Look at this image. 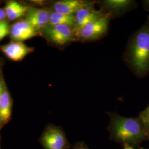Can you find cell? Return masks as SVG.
<instances>
[{
    "mask_svg": "<svg viewBox=\"0 0 149 149\" xmlns=\"http://www.w3.org/2000/svg\"><path fill=\"white\" fill-rule=\"evenodd\" d=\"M103 11L110 16L119 15L134 7L135 2L130 0H107L101 2Z\"/></svg>",
    "mask_w": 149,
    "mask_h": 149,
    "instance_id": "cell-10",
    "label": "cell"
},
{
    "mask_svg": "<svg viewBox=\"0 0 149 149\" xmlns=\"http://www.w3.org/2000/svg\"><path fill=\"white\" fill-rule=\"evenodd\" d=\"M12 110L11 96L7 90L4 88L0 100V124H3L10 119Z\"/></svg>",
    "mask_w": 149,
    "mask_h": 149,
    "instance_id": "cell-13",
    "label": "cell"
},
{
    "mask_svg": "<svg viewBox=\"0 0 149 149\" xmlns=\"http://www.w3.org/2000/svg\"><path fill=\"white\" fill-rule=\"evenodd\" d=\"M42 141L45 149H66V139L63 132L55 127L48 128L43 134Z\"/></svg>",
    "mask_w": 149,
    "mask_h": 149,
    "instance_id": "cell-6",
    "label": "cell"
},
{
    "mask_svg": "<svg viewBox=\"0 0 149 149\" xmlns=\"http://www.w3.org/2000/svg\"><path fill=\"white\" fill-rule=\"evenodd\" d=\"M28 8L27 6L22 5L16 1H11L6 3L4 10L8 19L14 21L25 15Z\"/></svg>",
    "mask_w": 149,
    "mask_h": 149,
    "instance_id": "cell-12",
    "label": "cell"
},
{
    "mask_svg": "<svg viewBox=\"0 0 149 149\" xmlns=\"http://www.w3.org/2000/svg\"><path fill=\"white\" fill-rule=\"evenodd\" d=\"M124 149H134L132 146H130L129 145H124Z\"/></svg>",
    "mask_w": 149,
    "mask_h": 149,
    "instance_id": "cell-21",
    "label": "cell"
},
{
    "mask_svg": "<svg viewBox=\"0 0 149 149\" xmlns=\"http://www.w3.org/2000/svg\"><path fill=\"white\" fill-rule=\"evenodd\" d=\"M38 32L26 21H19L14 23L10 28V36L15 42H22L36 36Z\"/></svg>",
    "mask_w": 149,
    "mask_h": 149,
    "instance_id": "cell-7",
    "label": "cell"
},
{
    "mask_svg": "<svg viewBox=\"0 0 149 149\" xmlns=\"http://www.w3.org/2000/svg\"><path fill=\"white\" fill-rule=\"evenodd\" d=\"M139 118L143 124L146 135H149V105L145 110L141 112Z\"/></svg>",
    "mask_w": 149,
    "mask_h": 149,
    "instance_id": "cell-15",
    "label": "cell"
},
{
    "mask_svg": "<svg viewBox=\"0 0 149 149\" xmlns=\"http://www.w3.org/2000/svg\"><path fill=\"white\" fill-rule=\"evenodd\" d=\"M124 59L137 75L143 76L149 72V21L130 38Z\"/></svg>",
    "mask_w": 149,
    "mask_h": 149,
    "instance_id": "cell-1",
    "label": "cell"
},
{
    "mask_svg": "<svg viewBox=\"0 0 149 149\" xmlns=\"http://www.w3.org/2000/svg\"><path fill=\"white\" fill-rule=\"evenodd\" d=\"M43 32L49 42L59 47L65 46L77 40L74 28L65 25L48 24Z\"/></svg>",
    "mask_w": 149,
    "mask_h": 149,
    "instance_id": "cell-4",
    "label": "cell"
},
{
    "mask_svg": "<svg viewBox=\"0 0 149 149\" xmlns=\"http://www.w3.org/2000/svg\"><path fill=\"white\" fill-rule=\"evenodd\" d=\"M50 12L44 8H28L27 20L38 32L43 31L49 23Z\"/></svg>",
    "mask_w": 149,
    "mask_h": 149,
    "instance_id": "cell-9",
    "label": "cell"
},
{
    "mask_svg": "<svg viewBox=\"0 0 149 149\" xmlns=\"http://www.w3.org/2000/svg\"><path fill=\"white\" fill-rule=\"evenodd\" d=\"M3 90H4L3 85V83H2V81L1 80V78H0V100H1V98L2 94V93H3Z\"/></svg>",
    "mask_w": 149,
    "mask_h": 149,
    "instance_id": "cell-19",
    "label": "cell"
},
{
    "mask_svg": "<svg viewBox=\"0 0 149 149\" xmlns=\"http://www.w3.org/2000/svg\"><path fill=\"white\" fill-rule=\"evenodd\" d=\"M110 16H104L74 31L77 40L87 42L97 40L107 34L109 28Z\"/></svg>",
    "mask_w": 149,
    "mask_h": 149,
    "instance_id": "cell-3",
    "label": "cell"
},
{
    "mask_svg": "<svg viewBox=\"0 0 149 149\" xmlns=\"http://www.w3.org/2000/svg\"><path fill=\"white\" fill-rule=\"evenodd\" d=\"M144 7L146 11H149V1H143Z\"/></svg>",
    "mask_w": 149,
    "mask_h": 149,
    "instance_id": "cell-18",
    "label": "cell"
},
{
    "mask_svg": "<svg viewBox=\"0 0 149 149\" xmlns=\"http://www.w3.org/2000/svg\"><path fill=\"white\" fill-rule=\"evenodd\" d=\"M107 15H108L105 14L101 10H96L93 3L86 1L85 3L74 15L76 22L74 31H78L88 23Z\"/></svg>",
    "mask_w": 149,
    "mask_h": 149,
    "instance_id": "cell-5",
    "label": "cell"
},
{
    "mask_svg": "<svg viewBox=\"0 0 149 149\" xmlns=\"http://www.w3.org/2000/svg\"><path fill=\"white\" fill-rule=\"evenodd\" d=\"M0 50L8 59L14 61H18L32 52L33 48L29 47L22 42H12L1 46Z\"/></svg>",
    "mask_w": 149,
    "mask_h": 149,
    "instance_id": "cell-8",
    "label": "cell"
},
{
    "mask_svg": "<svg viewBox=\"0 0 149 149\" xmlns=\"http://www.w3.org/2000/svg\"><path fill=\"white\" fill-rule=\"evenodd\" d=\"M85 2L81 0H62L54 3L52 7L53 12L59 14L74 15Z\"/></svg>",
    "mask_w": 149,
    "mask_h": 149,
    "instance_id": "cell-11",
    "label": "cell"
},
{
    "mask_svg": "<svg viewBox=\"0 0 149 149\" xmlns=\"http://www.w3.org/2000/svg\"><path fill=\"white\" fill-rule=\"evenodd\" d=\"M50 25H65L74 28L76 26L74 15H65L55 12H50Z\"/></svg>",
    "mask_w": 149,
    "mask_h": 149,
    "instance_id": "cell-14",
    "label": "cell"
},
{
    "mask_svg": "<svg viewBox=\"0 0 149 149\" xmlns=\"http://www.w3.org/2000/svg\"><path fill=\"white\" fill-rule=\"evenodd\" d=\"M109 130L112 138L124 145L135 144L146 135L140 118L123 117L111 113Z\"/></svg>",
    "mask_w": 149,
    "mask_h": 149,
    "instance_id": "cell-2",
    "label": "cell"
},
{
    "mask_svg": "<svg viewBox=\"0 0 149 149\" xmlns=\"http://www.w3.org/2000/svg\"><path fill=\"white\" fill-rule=\"evenodd\" d=\"M75 149H87V148H86L85 146L82 145H79V146H78L77 148H75Z\"/></svg>",
    "mask_w": 149,
    "mask_h": 149,
    "instance_id": "cell-20",
    "label": "cell"
},
{
    "mask_svg": "<svg viewBox=\"0 0 149 149\" xmlns=\"http://www.w3.org/2000/svg\"><path fill=\"white\" fill-rule=\"evenodd\" d=\"M6 14L5 11L4 10V9H2L0 8V22L5 21L4 19H5L6 17Z\"/></svg>",
    "mask_w": 149,
    "mask_h": 149,
    "instance_id": "cell-17",
    "label": "cell"
},
{
    "mask_svg": "<svg viewBox=\"0 0 149 149\" xmlns=\"http://www.w3.org/2000/svg\"><path fill=\"white\" fill-rule=\"evenodd\" d=\"M8 27L9 26H8V22L5 20L2 22H0V32Z\"/></svg>",
    "mask_w": 149,
    "mask_h": 149,
    "instance_id": "cell-16",
    "label": "cell"
}]
</instances>
